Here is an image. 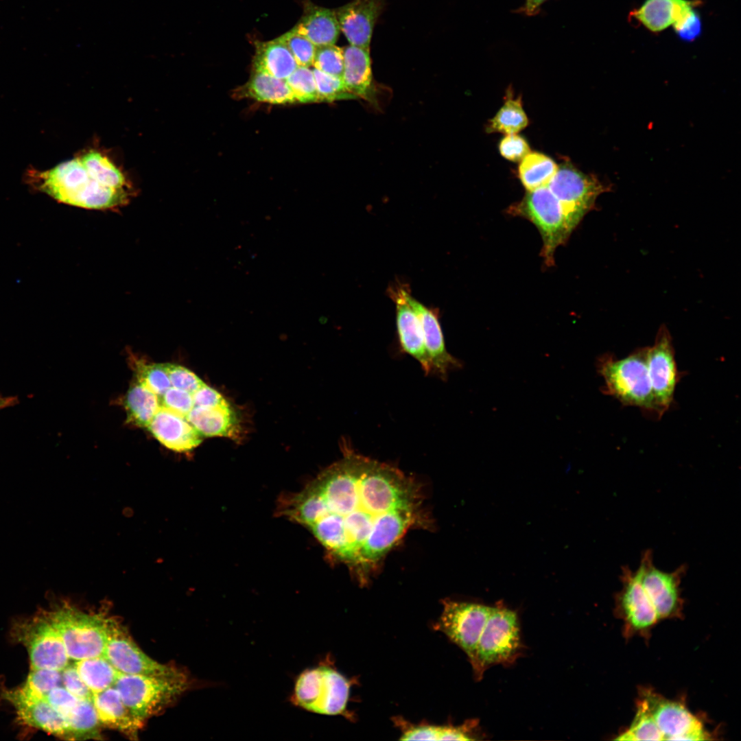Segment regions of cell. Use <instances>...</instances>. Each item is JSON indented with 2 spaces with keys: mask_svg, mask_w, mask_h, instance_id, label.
I'll return each instance as SVG.
<instances>
[{
  "mask_svg": "<svg viewBox=\"0 0 741 741\" xmlns=\"http://www.w3.org/2000/svg\"><path fill=\"white\" fill-rule=\"evenodd\" d=\"M279 511L307 528L362 584L408 531L430 523L414 479L348 449L301 491L282 499Z\"/></svg>",
  "mask_w": 741,
  "mask_h": 741,
  "instance_id": "cell-1",
  "label": "cell"
},
{
  "mask_svg": "<svg viewBox=\"0 0 741 741\" xmlns=\"http://www.w3.org/2000/svg\"><path fill=\"white\" fill-rule=\"evenodd\" d=\"M31 181L62 203L88 209L125 205L132 187L124 174L101 152L91 150L46 172L32 171Z\"/></svg>",
  "mask_w": 741,
  "mask_h": 741,
  "instance_id": "cell-2",
  "label": "cell"
},
{
  "mask_svg": "<svg viewBox=\"0 0 741 741\" xmlns=\"http://www.w3.org/2000/svg\"><path fill=\"white\" fill-rule=\"evenodd\" d=\"M648 346L617 359L611 353L598 357V373L604 379L602 392L626 406H634L657 417L647 365Z\"/></svg>",
  "mask_w": 741,
  "mask_h": 741,
  "instance_id": "cell-3",
  "label": "cell"
},
{
  "mask_svg": "<svg viewBox=\"0 0 741 741\" xmlns=\"http://www.w3.org/2000/svg\"><path fill=\"white\" fill-rule=\"evenodd\" d=\"M524 648L516 611L502 602L491 607L473 655L469 659L475 679L480 681L492 666L513 664Z\"/></svg>",
  "mask_w": 741,
  "mask_h": 741,
  "instance_id": "cell-4",
  "label": "cell"
},
{
  "mask_svg": "<svg viewBox=\"0 0 741 741\" xmlns=\"http://www.w3.org/2000/svg\"><path fill=\"white\" fill-rule=\"evenodd\" d=\"M351 683L329 663L307 668L296 678L290 702L315 714L336 716L345 713Z\"/></svg>",
  "mask_w": 741,
  "mask_h": 741,
  "instance_id": "cell-5",
  "label": "cell"
},
{
  "mask_svg": "<svg viewBox=\"0 0 741 741\" xmlns=\"http://www.w3.org/2000/svg\"><path fill=\"white\" fill-rule=\"evenodd\" d=\"M507 212L530 221L537 228L543 242L541 255L546 266H552L557 248L565 244L574 229L548 186L528 191Z\"/></svg>",
  "mask_w": 741,
  "mask_h": 741,
  "instance_id": "cell-6",
  "label": "cell"
},
{
  "mask_svg": "<svg viewBox=\"0 0 741 741\" xmlns=\"http://www.w3.org/2000/svg\"><path fill=\"white\" fill-rule=\"evenodd\" d=\"M46 613L60 634L69 659L78 661L104 655L107 642V618L104 615L85 613L68 603Z\"/></svg>",
  "mask_w": 741,
  "mask_h": 741,
  "instance_id": "cell-7",
  "label": "cell"
},
{
  "mask_svg": "<svg viewBox=\"0 0 741 741\" xmlns=\"http://www.w3.org/2000/svg\"><path fill=\"white\" fill-rule=\"evenodd\" d=\"M115 687L141 721L159 713L190 686L188 678L169 679L119 673Z\"/></svg>",
  "mask_w": 741,
  "mask_h": 741,
  "instance_id": "cell-8",
  "label": "cell"
},
{
  "mask_svg": "<svg viewBox=\"0 0 741 741\" xmlns=\"http://www.w3.org/2000/svg\"><path fill=\"white\" fill-rule=\"evenodd\" d=\"M547 186L560 202L574 230L593 209L597 198L609 190L596 176L582 172L568 162L558 166Z\"/></svg>",
  "mask_w": 741,
  "mask_h": 741,
  "instance_id": "cell-9",
  "label": "cell"
},
{
  "mask_svg": "<svg viewBox=\"0 0 741 741\" xmlns=\"http://www.w3.org/2000/svg\"><path fill=\"white\" fill-rule=\"evenodd\" d=\"M12 636L29 653L31 669L61 671L69 665L63 641L49 621L46 611L16 622Z\"/></svg>",
  "mask_w": 741,
  "mask_h": 741,
  "instance_id": "cell-10",
  "label": "cell"
},
{
  "mask_svg": "<svg viewBox=\"0 0 741 741\" xmlns=\"http://www.w3.org/2000/svg\"><path fill=\"white\" fill-rule=\"evenodd\" d=\"M106 633L104 656L118 672L169 679L188 678L180 670L160 663L148 657L117 620L107 618Z\"/></svg>",
  "mask_w": 741,
  "mask_h": 741,
  "instance_id": "cell-11",
  "label": "cell"
},
{
  "mask_svg": "<svg viewBox=\"0 0 741 741\" xmlns=\"http://www.w3.org/2000/svg\"><path fill=\"white\" fill-rule=\"evenodd\" d=\"M647 365L657 417L660 418L670 407L680 379L672 338L664 326L659 330L654 344L648 346Z\"/></svg>",
  "mask_w": 741,
  "mask_h": 741,
  "instance_id": "cell-12",
  "label": "cell"
},
{
  "mask_svg": "<svg viewBox=\"0 0 741 741\" xmlns=\"http://www.w3.org/2000/svg\"><path fill=\"white\" fill-rule=\"evenodd\" d=\"M491 607L479 603L443 601V610L438 624L451 642L468 656H473L485 626Z\"/></svg>",
  "mask_w": 741,
  "mask_h": 741,
  "instance_id": "cell-13",
  "label": "cell"
},
{
  "mask_svg": "<svg viewBox=\"0 0 741 741\" xmlns=\"http://www.w3.org/2000/svg\"><path fill=\"white\" fill-rule=\"evenodd\" d=\"M636 571L659 618L677 615L681 605L680 584L686 566L680 565L670 572L663 571L655 566L652 552L647 550Z\"/></svg>",
  "mask_w": 741,
  "mask_h": 741,
  "instance_id": "cell-14",
  "label": "cell"
},
{
  "mask_svg": "<svg viewBox=\"0 0 741 741\" xmlns=\"http://www.w3.org/2000/svg\"><path fill=\"white\" fill-rule=\"evenodd\" d=\"M644 699L666 740H706L701 722L679 703L668 701L653 694Z\"/></svg>",
  "mask_w": 741,
  "mask_h": 741,
  "instance_id": "cell-15",
  "label": "cell"
},
{
  "mask_svg": "<svg viewBox=\"0 0 741 741\" xmlns=\"http://www.w3.org/2000/svg\"><path fill=\"white\" fill-rule=\"evenodd\" d=\"M388 292L396 306L397 329L401 351L413 357L420 364L425 374L429 375L433 368L425 349L419 320L408 300L410 290L406 285L398 283L390 286Z\"/></svg>",
  "mask_w": 741,
  "mask_h": 741,
  "instance_id": "cell-16",
  "label": "cell"
},
{
  "mask_svg": "<svg viewBox=\"0 0 741 741\" xmlns=\"http://www.w3.org/2000/svg\"><path fill=\"white\" fill-rule=\"evenodd\" d=\"M3 697L14 706L18 718L23 724L56 736L73 740L65 718L45 698L33 696L21 687L5 691Z\"/></svg>",
  "mask_w": 741,
  "mask_h": 741,
  "instance_id": "cell-17",
  "label": "cell"
},
{
  "mask_svg": "<svg viewBox=\"0 0 741 741\" xmlns=\"http://www.w3.org/2000/svg\"><path fill=\"white\" fill-rule=\"evenodd\" d=\"M622 587L617 602L626 623L634 630H646L658 620L657 613L644 591L637 571L622 567Z\"/></svg>",
  "mask_w": 741,
  "mask_h": 741,
  "instance_id": "cell-18",
  "label": "cell"
},
{
  "mask_svg": "<svg viewBox=\"0 0 741 741\" xmlns=\"http://www.w3.org/2000/svg\"><path fill=\"white\" fill-rule=\"evenodd\" d=\"M408 300L419 320L425 349L433 371L438 373L441 378L446 379L449 370L460 368L462 365L446 349L438 320V313L435 309L421 304L414 298L410 293Z\"/></svg>",
  "mask_w": 741,
  "mask_h": 741,
  "instance_id": "cell-19",
  "label": "cell"
},
{
  "mask_svg": "<svg viewBox=\"0 0 741 741\" xmlns=\"http://www.w3.org/2000/svg\"><path fill=\"white\" fill-rule=\"evenodd\" d=\"M383 0H353L336 12L340 28L350 45L369 48Z\"/></svg>",
  "mask_w": 741,
  "mask_h": 741,
  "instance_id": "cell-20",
  "label": "cell"
},
{
  "mask_svg": "<svg viewBox=\"0 0 741 741\" xmlns=\"http://www.w3.org/2000/svg\"><path fill=\"white\" fill-rule=\"evenodd\" d=\"M147 429L161 444L177 452L191 451L202 441L185 416L162 405Z\"/></svg>",
  "mask_w": 741,
  "mask_h": 741,
  "instance_id": "cell-21",
  "label": "cell"
},
{
  "mask_svg": "<svg viewBox=\"0 0 741 741\" xmlns=\"http://www.w3.org/2000/svg\"><path fill=\"white\" fill-rule=\"evenodd\" d=\"M92 702L102 725L118 730L131 738L137 737L143 721L126 705L115 686L93 694Z\"/></svg>",
  "mask_w": 741,
  "mask_h": 741,
  "instance_id": "cell-22",
  "label": "cell"
},
{
  "mask_svg": "<svg viewBox=\"0 0 741 741\" xmlns=\"http://www.w3.org/2000/svg\"><path fill=\"white\" fill-rule=\"evenodd\" d=\"M342 80L357 98L371 99L374 95L369 48L350 45L343 49Z\"/></svg>",
  "mask_w": 741,
  "mask_h": 741,
  "instance_id": "cell-23",
  "label": "cell"
},
{
  "mask_svg": "<svg viewBox=\"0 0 741 741\" xmlns=\"http://www.w3.org/2000/svg\"><path fill=\"white\" fill-rule=\"evenodd\" d=\"M186 419L202 437L236 438L239 433L237 416L229 403L211 408L193 407Z\"/></svg>",
  "mask_w": 741,
  "mask_h": 741,
  "instance_id": "cell-24",
  "label": "cell"
},
{
  "mask_svg": "<svg viewBox=\"0 0 741 741\" xmlns=\"http://www.w3.org/2000/svg\"><path fill=\"white\" fill-rule=\"evenodd\" d=\"M236 98H249L271 104L296 103L285 80L254 71L246 84L235 90Z\"/></svg>",
  "mask_w": 741,
  "mask_h": 741,
  "instance_id": "cell-25",
  "label": "cell"
},
{
  "mask_svg": "<svg viewBox=\"0 0 741 741\" xmlns=\"http://www.w3.org/2000/svg\"><path fill=\"white\" fill-rule=\"evenodd\" d=\"M294 28L316 47L334 45L340 31L336 12L314 5Z\"/></svg>",
  "mask_w": 741,
  "mask_h": 741,
  "instance_id": "cell-26",
  "label": "cell"
},
{
  "mask_svg": "<svg viewBox=\"0 0 741 741\" xmlns=\"http://www.w3.org/2000/svg\"><path fill=\"white\" fill-rule=\"evenodd\" d=\"M693 5L687 0H646L631 14L650 31L659 32L673 25Z\"/></svg>",
  "mask_w": 741,
  "mask_h": 741,
  "instance_id": "cell-27",
  "label": "cell"
},
{
  "mask_svg": "<svg viewBox=\"0 0 741 741\" xmlns=\"http://www.w3.org/2000/svg\"><path fill=\"white\" fill-rule=\"evenodd\" d=\"M298 67L288 48L278 38L257 44L254 71L285 80Z\"/></svg>",
  "mask_w": 741,
  "mask_h": 741,
  "instance_id": "cell-28",
  "label": "cell"
},
{
  "mask_svg": "<svg viewBox=\"0 0 741 741\" xmlns=\"http://www.w3.org/2000/svg\"><path fill=\"white\" fill-rule=\"evenodd\" d=\"M478 720H469L460 726L410 725L403 731L401 740H476L482 736Z\"/></svg>",
  "mask_w": 741,
  "mask_h": 741,
  "instance_id": "cell-29",
  "label": "cell"
},
{
  "mask_svg": "<svg viewBox=\"0 0 741 741\" xmlns=\"http://www.w3.org/2000/svg\"><path fill=\"white\" fill-rule=\"evenodd\" d=\"M161 406V397L135 379L124 399L127 422L147 428Z\"/></svg>",
  "mask_w": 741,
  "mask_h": 741,
  "instance_id": "cell-30",
  "label": "cell"
},
{
  "mask_svg": "<svg viewBox=\"0 0 741 741\" xmlns=\"http://www.w3.org/2000/svg\"><path fill=\"white\" fill-rule=\"evenodd\" d=\"M520 162L519 177L528 191L547 186L558 169L552 158L537 152H530Z\"/></svg>",
  "mask_w": 741,
  "mask_h": 741,
  "instance_id": "cell-31",
  "label": "cell"
},
{
  "mask_svg": "<svg viewBox=\"0 0 741 741\" xmlns=\"http://www.w3.org/2000/svg\"><path fill=\"white\" fill-rule=\"evenodd\" d=\"M73 665L93 694L114 686L119 673L104 655L75 661Z\"/></svg>",
  "mask_w": 741,
  "mask_h": 741,
  "instance_id": "cell-32",
  "label": "cell"
},
{
  "mask_svg": "<svg viewBox=\"0 0 741 741\" xmlns=\"http://www.w3.org/2000/svg\"><path fill=\"white\" fill-rule=\"evenodd\" d=\"M528 125V117L523 108L521 97L513 98L511 93L486 128L487 132L517 134Z\"/></svg>",
  "mask_w": 741,
  "mask_h": 741,
  "instance_id": "cell-33",
  "label": "cell"
},
{
  "mask_svg": "<svg viewBox=\"0 0 741 741\" xmlns=\"http://www.w3.org/2000/svg\"><path fill=\"white\" fill-rule=\"evenodd\" d=\"M73 740L99 736L102 725L92 701L79 699L76 705L64 717Z\"/></svg>",
  "mask_w": 741,
  "mask_h": 741,
  "instance_id": "cell-34",
  "label": "cell"
},
{
  "mask_svg": "<svg viewBox=\"0 0 741 741\" xmlns=\"http://www.w3.org/2000/svg\"><path fill=\"white\" fill-rule=\"evenodd\" d=\"M615 740L631 741L664 740L644 698L638 706L631 727L618 736Z\"/></svg>",
  "mask_w": 741,
  "mask_h": 741,
  "instance_id": "cell-35",
  "label": "cell"
},
{
  "mask_svg": "<svg viewBox=\"0 0 741 741\" xmlns=\"http://www.w3.org/2000/svg\"><path fill=\"white\" fill-rule=\"evenodd\" d=\"M136 379L161 397L172 386L164 363H135Z\"/></svg>",
  "mask_w": 741,
  "mask_h": 741,
  "instance_id": "cell-36",
  "label": "cell"
},
{
  "mask_svg": "<svg viewBox=\"0 0 741 741\" xmlns=\"http://www.w3.org/2000/svg\"><path fill=\"white\" fill-rule=\"evenodd\" d=\"M296 103L318 102V97L313 70L298 67L285 80Z\"/></svg>",
  "mask_w": 741,
  "mask_h": 741,
  "instance_id": "cell-37",
  "label": "cell"
},
{
  "mask_svg": "<svg viewBox=\"0 0 741 741\" xmlns=\"http://www.w3.org/2000/svg\"><path fill=\"white\" fill-rule=\"evenodd\" d=\"M318 102H331L336 100L357 98L346 89L342 78L313 69Z\"/></svg>",
  "mask_w": 741,
  "mask_h": 741,
  "instance_id": "cell-38",
  "label": "cell"
},
{
  "mask_svg": "<svg viewBox=\"0 0 741 741\" xmlns=\"http://www.w3.org/2000/svg\"><path fill=\"white\" fill-rule=\"evenodd\" d=\"M278 38L288 48L299 67L313 64L316 47L294 28Z\"/></svg>",
  "mask_w": 741,
  "mask_h": 741,
  "instance_id": "cell-39",
  "label": "cell"
},
{
  "mask_svg": "<svg viewBox=\"0 0 741 741\" xmlns=\"http://www.w3.org/2000/svg\"><path fill=\"white\" fill-rule=\"evenodd\" d=\"M60 685H62L61 671L31 669L21 688L33 696L43 698L51 689Z\"/></svg>",
  "mask_w": 741,
  "mask_h": 741,
  "instance_id": "cell-40",
  "label": "cell"
},
{
  "mask_svg": "<svg viewBox=\"0 0 741 741\" xmlns=\"http://www.w3.org/2000/svg\"><path fill=\"white\" fill-rule=\"evenodd\" d=\"M312 65L324 73L342 78L344 71L343 49L335 45L316 47Z\"/></svg>",
  "mask_w": 741,
  "mask_h": 741,
  "instance_id": "cell-41",
  "label": "cell"
},
{
  "mask_svg": "<svg viewBox=\"0 0 741 741\" xmlns=\"http://www.w3.org/2000/svg\"><path fill=\"white\" fill-rule=\"evenodd\" d=\"M164 366L172 387L193 393L204 384L194 373L183 366L170 363H164Z\"/></svg>",
  "mask_w": 741,
  "mask_h": 741,
  "instance_id": "cell-42",
  "label": "cell"
},
{
  "mask_svg": "<svg viewBox=\"0 0 741 741\" xmlns=\"http://www.w3.org/2000/svg\"><path fill=\"white\" fill-rule=\"evenodd\" d=\"M694 6L690 7L672 25L677 36L687 42L697 38L702 31L701 17Z\"/></svg>",
  "mask_w": 741,
  "mask_h": 741,
  "instance_id": "cell-43",
  "label": "cell"
},
{
  "mask_svg": "<svg viewBox=\"0 0 741 741\" xmlns=\"http://www.w3.org/2000/svg\"><path fill=\"white\" fill-rule=\"evenodd\" d=\"M161 404L186 417L194 407L193 393L171 386L161 397Z\"/></svg>",
  "mask_w": 741,
  "mask_h": 741,
  "instance_id": "cell-44",
  "label": "cell"
},
{
  "mask_svg": "<svg viewBox=\"0 0 741 741\" xmlns=\"http://www.w3.org/2000/svg\"><path fill=\"white\" fill-rule=\"evenodd\" d=\"M500 154L513 162H520L530 152L526 140L517 134H506L499 143Z\"/></svg>",
  "mask_w": 741,
  "mask_h": 741,
  "instance_id": "cell-45",
  "label": "cell"
},
{
  "mask_svg": "<svg viewBox=\"0 0 741 741\" xmlns=\"http://www.w3.org/2000/svg\"><path fill=\"white\" fill-rule=\"evenodd\" d=\"M62 685L79 699L92 701L93 693L83 681L74 665H68L62 670Z\"/></svg>",
  "mask_w": 741,
  "mask_h": 741,
  "instance_id": "cell-46",
  "label": "cell"
},
{
  "mask_svg": "<svg viewBox=\"0 0 741 741\" xmlns=\"http://www.w3.org/2000/svg\"><path fill=\"white\" fill-rule=\"evenodd\" d=\"M64 718L76 705L79 698L60 685L48 692L43 697Z\"/></svg>",
  "mask_w": 741,
  "mask_h": 741,
  "instance_id": "cell-47",
  "label": "cell"
},
{
  "mask_svg": "<svg viewBox=\"0 0 741 741\" xmlns=\"http://www.w3.org/2000/svg\"><path fill=\"white\" fill-rule=\"evenodd\" d=\"M193 399L194 407L211 408L228 403L220 392L204 383L193 392Z\"/></svg>",
  "mask_w": 741,
  "mask_h": 741,
  "instance_id": "cell-48",
  "label": "cell"
},
{
  "mask_svg": "<svg viewBox=\"0 0 741 741\" xmlns=\"http://www.w3.org/2000/svg\"><path fill=\"white\" fill-rule=\"evenodd\" d=\"M547 0H526L524 5L517 10V12L523 13L527 16H534L539 12L541 6Z\"/></svg>",
  "mask_w": 741,
  "mask_h": 741,
  "instance_id": "cell-49",
  "label": "cell"
},
{
  "mask_svg": "<svg viewBox=\"0 0 741 741\" xmlns=\"http://www.w3.org/2000/svg\"><path fill=\"white\" fill-rule=\"evenodd\" d=\"M17 402V399L15 397H1L0 398V410L6 407L12 406Z\"/></svg>",
  "mask_w": 741,
  "mask_h": 741,
  "instance_id": "cell-50",
  "label": "cell"
},
{
  "mask_svg": "<svg viewBox=\"0 0 741 741\" xmlns=\"http://www.w3.org/2000/svg\"><path fill=\"white\" fill-rule=\"evenodd\" d=\"M0 398H1V397H0Z\"/></svg>",
  "mask_w": 741,
  "mask_h": 741,
  "instance_id": "cell-51",
  "label": "cell"
}]
</instances>
